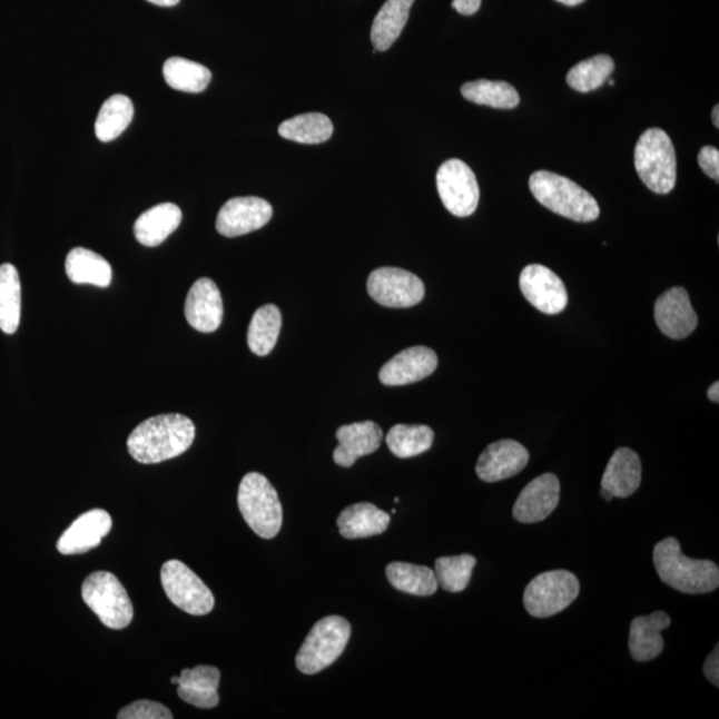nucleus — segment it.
Instances as JSON below:
<instances>
[{"label":"nucleus","instance_id":"nucleus-43","mask_svg":"<svg viewBox=\"0 0 719 719\" xmlns=\"http://www.w3.org/2000/svg\"><path fill=\"white\" fill-rule=\"evenodd\" d=\"M147 2L160 7H174L179 4L180 0H147Z\"/></svg>","mask_w":719,"mask_h":719},{"label":"nucleus","instance_id":"nucleus-39","mask_svg":"<svg viewBox=\"0 0 719 719\" xmlns=\"http://www.w3.org/2000/svg\"><path fill=\"white\" fill-rule=\"evenodd\" d=\"M698 165L709 178L719 181V151L713 146H705L698 154Z\"/></svg>","mask_w":719,"mask_h":719},{"label":"nucleus","instance_id":"nucleus-5","mask_svg":"<svg viewBox=\"0 0 719 719\" xmlns=\"http://www.w3.org/2000/svg\"><path fill=\"white\" fill-rule=\"evenodd\" d=\"M637 174L650 191L667 195L677 181L676 149L669 135L660 128H650L637 141L634 151Z\"/></svg>","mask_w":719,"mask_h":719},{"label":"nucleus","instance_id":"nucleus-25","mask_svg":"<svg viewBox=\"0 0 719 719\" xmlns=\"http://www.w3.org/2000/svg\"><path fill=\"white\" fill-rule=\"evenodd\" d=\"M180 208L173 203L149 208L141 214L134 226L135 236L146 247H158L167 237L175 233L181 223Z\"/></svg>","mask_w":719,"mask_h":719},{"label":"nucleus","instance_id":"nucleus-15","mask_svg":"<svg viewBox=\"0 0 719 719\" xmlns=\"http://www.w3.org/2000/svg\"><path fill=\"white\" fill-rule=\"evenodd\" d=\"M654 317L662 334L674 341L693 334L698 324L688 290L682 287L670 288L657 298Z\"/></svg>","mask_w":719,"mask_h":719},{"label":"nucleus","instance_id":"nucleus-46","mask_svg":"<svg viewBox=\"0 0 719 719\" xmlns=\"http://www.w3.org/2000/svg\"><path fill=\"white\" fill-rule=\"evenodd\" d=\"M601 496H602L603 499H605L607 501H612V499H614V498H613V494H612V493H609V492H608V491H605V490H602V491H601Z\"/></svg>","mask_w":719,"mask_h":719},{"label":"nucleus","instance_id":"nucleus-36","mask_svg":"<svg viewBox=\"0 0 719 719\" xmlns=\"http://www.w3.org/2000/svg\"><path fill=\"white\" fill-rule=\"evenodd\" d=\"M614 71L613 59L608 56H597L575 65L569 71L567 81L573 90L590 92L605 85Z\"/></svg>","mask_w":719,"mask_h":719},{"label":"nucleus","instance_id":"nucleus-10","mask_svg":"<svg viewBox=\"0 0 719 719\" xmlns=\"http://www.w3.org/2000/svg\"><path fill=\"white\" fill-rule=\"evenodd\" d=\"M437 191L443 205L452 215L467 217L476 211L480 187L476 175L463 160L451 159L439 168Z\"/></svg>","mask_w":719,"mask_h":719},{"label":"nucleus","instance_id":"nucleus-24","mask_svg":"<svg viewBox=\"0 0 719 719\" xmlns=\"http://www.w3.org/2000/svg\"><path fill=\"white\" fill-rule=\"evenodd\" d=\"M391 524V515L371 503L345 508L338 515V532L344 539H368L382 534Z\"/></svg>","mask_w":719,"mask_h":719},{"label":"nucleus","instance_id":"nucleus-18","mask_svg":"<svg viewBox=\"0 0 719 719\" xmlns=\"http://www.w3.org/2000/svg\"><path fill=\"white\" fill-rule=\"evenodd\" d=\"M112 529V519L104 509H92L72 522L58 541V551L65 555L83 554L101 544Z\"/></svg>","mask_w":719,"mask_h":719},{"label":"nucleus","instance_id":"nucleus-20","mask_svg":"<svg viewBox=\"0 0 719 719\" xmlns=\"http://www.w3.org/2000/svg\"><path fill=\"white\" fill-rule=\"evenodd\" d=\"M338 446L334 460L338 466H354L360 457L375 453L383 441V430L376 423L363 422L343 425L336 432Z\"/></svg>","mask_w":719,"mask_h":719},{"label":"nucleus","instance_id":"nucleus-21","mask_svg":"<svg viewBox=\"0 0 719 719\" xmlns=\"http://www.w3.org/2000/svg\"><path fill=\"white\" fill-rule=\"evenodd\" d=\"M641 476L639 454L629 447H619L607 465L601 486L602 490L612 493L613 498L627 499L639 491Z\"/></svg>","mask_w":719,"mask_h":719},{"label":"nucleus","instance_id":"nucleus-23","mask_svg":"<svg viewBox=\"0 0 719 719\" xmlns=\"http://www.w3.org/2000/svg\"><path fill=\"white\" fill-rule=\"evenodd\" d=\"M220 683V670L209 664L181 671L178 695L183 701L200 709H214L219 705L217 693Z\"/></svg>","mask_w":719,"mask_h":719},{"label":"nucleus","instance_id":"nucleus-12","mask_svg":"<svg viewBox=\"0 0 719 719\" xmlns=\"http://www.w3.org/2000/svg\"><path fill=\"white\" fill-rule=\"evenodd\" d=\"M520 288L526 301L545 315H559L567 308L568 292L558 275L540 264L522 269Z\"/></svg>","mask_w":719,"mask_h":719},{"label":"nucleus","instance_id":"nucleus-6","mask_svg":"<svg viewBox=\"0 0 719 719\" xmlns=\"http://www.w3.org/2000/svg\"><path fill=\"white\" fill-rule=\"evenodd\" d=\"M351 623L341 615L324 617L312 628L296 656L303 674H317L343 654L351 639Z\"/></svg>","mask_w":719,"mask_h":719},{"label":"nucleus","instance_id":"nucleus-27","mask_svg":"<svg viewBox=\"0 0 719 719\" xmlns=\"http://www.w3.org/2000/svg\"><path fill=\"white\" fill-rule=\"evenodd\" d=\"M66 273L75 284L106 288L112 282V268L105 257L86 248H73L66 259Z\"/></svg>","mask_w":719,"mask_h":719},{"label":"nucleus","instance_id":"nucleus-1","mask_svg":"<svg viewBox=\"0 0 719 719\" xmlns=\"http://www.w3.org/2000/svg\"><path fill=\"white\" fill-rule=\"evenodd\" d=\"M191 418L169 413L146 420L127 440L128 452L140 464H159L187 452L194 444Z\"/></svg>","mask_w":719,"mask_h":719},{"label":"nucleus","instance_id":"nucleus-48","mask_svg":"<svg viewBox=\"0 0 719 719\" xmlns=\"http://www.w3.org/2000/svg\"><path fill=\"white\" fill-rule=\"evenodd\" d=\"M610 86H614V80L608 79Z\"/></svg>","mask_w":719,"mask_h":719},{"label":"nucleus","instance_id":"nucleus-40","mask_svg":"<svg viewBox=\"0 0 719 719\" xmlns=\"http://www.w3.org/2000/svg\"><path fill=\"white\" fill-rule=\"evenodd\" d=\"M718 646L710 656L707 658L703 664V674L708 680L715 684L716 688L719 687V650Z\"/></svg>","mask_w":719,"mask_h":719},{"label":"nucleus","instance_id":"nucleus-47","mask_svg":"<svg viewBox=\"0 0 719 719\" xmlns=\"http://www.w3.org/2000/svg\"><path fill=\"white\" fill-rule=\"evenodd\" d=\"M171 683L178 684L179 683V677H173L171 678Z\"/></svg>","mask_w":719,"mask_h":719},{"label":"nucleus","instance_id":"nucleus-37","mask_svg":"<svg viewBox=\"0 0 719 719\" xmlns=\"http://www.w3.org/2000/svg\"><path fill=\"white\" fill-rule=\"evenodd\" d=\"M477 560L471 554L440 558L434 565L439 587L445 592L460 593L470 585L471 577Z\"/></svg>","mask_w":719,"mask_h":719},{"label":"nucleus","instance_id":"nucleus-22","mask_svg":"<svg viewBox=\"0 0 719 719\" xmlns=\"http://www.w3.org/2000/svg\"><path fill=\"white\" fill-rule=\"evenodd\" d=\"M670 623V617L663 612L636 617L629 634V651L636 661L649 662L662 653L664 642L661 633Z\"/></svg>","mask_w":719,"mask_h":719},{"label":"nucleus","instance_id":"nucleus-41","mask_svg":"<svg viewBox=\"0 0 719 719\" xmlns=\"http://www.w3.org/2000/svg\"><path fill=\"white\" fill-rule=\"evenodd\" d=\"M481 0H453L452 7L461 16H473L480 10Z\"/></svg>","mask_w":719,"mask_h":719},{"label":"nucleus","instance_id":"nucleus-14","mask_svg":"<svg viewBox=\"0 0 719 719\" xmlns=\"http://www.w3.org/2000/svg\"><path fill=\"white\" fill-rule=\"evenodd\" d=\"M560 480L553 473L534 479L520 493L513 506V518L522 524L544 521L560 503Z\"/></svg>","mask_w":719,"mask_h":719},{"label":"nucleus","instance_id":"nucleus-35","mask_svg":"<svg viewBox=\"0 0 719 719\" xmlns=\"http://www.w3.org/2000/svg\"><path fill=\"white\" fill-rule=\"evenodd\" d=\"M434 433L426 425L397 424L386 434V445L398 459L416 457L430 451Z\"/></svg>","mask_w":719,"mask_h":719},{"label":"nucleus","instance_id":"nucleus-31","mask_svg":"<svg viewBox=\"0 0 719 719\" xmlns=\"http://www.w3.org/2000/svg\"><path fill=\"white\" fill-rule=\"evenodd\" d=\"M22 311V289L19 274L12 264L0 266V329L13 335L19 328Z\"/></svg>","mask_w":719,"mask_h":719},{"label":"nucleus","instance_id":"nucleus-33","mask_svg":"<svg viewBox=\"0 0 719 719\" xmlns=\"http://www.w3.org/2000/svg\"><path fill=\"white\" fill-rule=\"evenodd\" d=\"M162 75L174 90L191 93L205 91L213 79V73L206 66L179 57L167 60Z\"/></svg>","mask_w":719,"mask_h":719},{"label":"nucleus","instance_id":"nucleus-9","mask_svg":"<svg viewBox=\"0 0 719 719\" xmlns=\"http://www.w3.org/2000/svg\"><path fill=\"white\" fill-rule=\"evenodd\" d=\"M161 585L168 599L183 612L193 615L213 612L215 599L211 590L183 562L171 560L162 565Z\"/></svg>","mask_w":719,"mask_h":719},{"label":"nucleus","instance_id":"nucleus-17","mask_svg":"<svg viewBox=\"0 0 719 719\" xmlns=\"http://www.w3.org/2000/svg\"><path fill=\"white\" fill-rule=\"evenodd\" d=\"M437 365L436 352L429 347H412L392 357L380 370L378 377L384 385H408L431 376Z\"/></svg>","mask_w":719,"mask_h":719},{"label":"nucleus","instance_id":"nucleus-42","mask_svg":"<svg viewBox=\"0 0 719 719\" xmlns=\"http://www.w3.org/2000/svg\"><path fill=\"white\" fill-rule=\"evenodd\" d=\"M708 397H709L710 402H713V403L718 404V402H719V383L718 382L710 385V388L708 391Z\"/></svg>","mask_w":719,"mask_h":719},{"label":"nucleus","instance_id":"nucleus-7","mask_svg":"<svg viewBox=\"0 0 719 719\" xmlns=\"http://www.w3.org/2000/svg\"><path fill=\"white\" fill-rule=\"evenodd\" d=\"M81 597L105 627L120 630L130 626L134 605L117 575L110 572L88 575L81 587Z\"/></svg>","mask_w":719,"mask_h":719},{"label":"nucleus","instance_id":"nucleus-29","mask_svg":"<svg viewBox=\"0 0 719 719\" xmlns=\"http://www.w3.org/2000/svg\"><path fill=\"white\" fill-rule=\"evenodd\" d=\"M282 331L280 309L274 304L263 305L250 321L247 342L250 351L257 356H267L273 352Z\"/></svg>","mask_w":719,"mask_h":719},{"label":"nucleus","instance_id":"nucleus-3","mask_svg":"<svg viewBox=\"0 0 719 719\" xmlns=\"http://www.w3.org/2000/svg\"><path fill=\"white\" fill-rule=\"evenodd\" d=\"M529 187L534 198L554 214L579 223L599 219V203L587 189L565 176L538 171L531 176Z\"/></svg>","mask_w":719,"mask_h":719},{"label":"nucleus","instance_id":"nucleus-11","mask_svg":"<svg viewBox=\"0 0 719 719\" xmlns=\"http://www.w3.org/2000/svg\"><path fill=\"white\" fill-rule=\"evenodd\" d=\"M366 287L373 301L388 308L413 307L425 295L423 280L402 268L383 267L373 270Z\"/></svg>","mask_w":719,"mask_h":719},{"label":"nucleus","instance_id":"nucleus-28","mask_svg":"<svg viewBox=\"0 0 719 719\" xmlns=\"http://www.w3.org/2000/svg\"><path fill=\"white\" fill-rule=\"evenodd\" d=\"M385 573L391 585L406 594L430 597L439 589L436 574L429 567L392 562Z\"/></svg>","mask_w":719,"mask_h":719},{"label":"nucleus","instance_id":"nucleus-34","mask_svg":"<svg viewBox=\"0 0 719 719\" xmlns=\"http://www.w3.org/2000/svg\"><path fill=\"white\" fill-rule=\"evenodd\" d=\"M134 118V105L126 95H114L101 106L97 124H95V134L104 144L115 140L126 131Z\"/></svg>","mask_w":719,"mask_h":719},{"label":"nucleus","instance_id":"nucleus-30","mask_svg":"<svg viewBox=\"0 0 719 719\" xmlns=\"http://www.w3.org/2000/svg\"><path fill=\"white\" fill-rule=\"evenodd\" d=\"M280 137L303 145H321L331 139L334 125L323 114L311 112L283 121Z\"/></svg>","mask_w":719,"mask_h":719},{"label":"nucleus","instance_id":"nucleus-38","mask_svg":"<svg viewBox=\"0 0 719 719\" xmlns=\"http://www.w3.org/2000/svg\"><path fill=\"white\" fill-rule=\"evenodd\" d=\"M119 719H173L171 710L159 702L137 701L121 709Z\"/></svg>","mask_w":719,"mask_h":719},{"label":"nucleus","instance_id":"nucleus-26","mask_svg":"<svg viewBox=\"0 0 719 719\" xmlns=\"http://www.w3.org/2000/svg\"><path fill=\"white\" fill-rule=\"evenodd\" d=\"M415 0H386L373 20L371 40L376 51H386L396 42L410 19Z\"/></svg>","mask_w":719,"mask_h":719},{"label":"nucleus","instance_id":"nucleus-4","mask_svg":"<svg viewBox=\"0 0 719 719\" xmlns=\"http://www.w3.org/2000/svg\"><path fill=\"white\" fill-rule=\"evenodd\" d=\"M237 504L243 519L259 538L270 540L279 534L283 525L279 494L263 474L250 472L243 477Z\"/></svg>","mask_w":719,"mask_h":719},{"label":"nucleus","instance_id":"nucleus-2","mask_svg":"<svg viewBox=\"0 0 719 719\" xmlns=\"http://www.w3.org/2000/svg\"><path fill=\"white\" fill-rule=\"evenodd\" d=\"M653 561L661 581L678 592L705 594L715 592L719 587L718 565L713 561L687 558L674 538L658 542Z\"/></svg>","mask_w":719,"mask_h":719},{"label":"nucleus","instance_id":"nucleus-13","mask_svg":"<svg viewBox=\"0 0 719 719\" xmlns=\"http://www.w3.org/2000/svg\"><path fill=\"white\" fill-rule=\"evenodd\" d=\"M273 206L267 200L247 196L234 198L217 215L216 229L223 236L237 237L260 229L273 217Z\"/></svg>","mask_w":719,"mask_h":719},{"label":"nucleus","instance_id":"nucleus-45","mask_svg":"<svg viewBox=\"0 0 719 719\" xmlns=\"http://www.w3.org/2000/svg\"><path fill=\"white\" fill-rule=\"evenodd\" d=\"M711 118H713V124H715L716 128H718L719 127V107L718 106L715 107L713 114H711Z\"/></svg>","mask_w":719,"mask_h":719},{"label":"nucleus","instance_id":"nucleus-44","mask_svg":"<svg viewBox=\"0 0 719 719\" xmlns=\"http://www.w3.org/2000/svg\"><path fill=\"white\" fill-rule=\"evenodd\" d=\"M558 2H560L562 4H565V6H579V4L583 3V2H585V0H558Z\"/></svg>","mask_w":719,"mask_h":719},{"label":"nucleus","instance_id":"nucleus-32","mask_svg":"<svg viewBox=\"0 0 719 719\" xmlns=\"http://www.w3.org/2000/svg\"><path fill=\"white\" fill-rule=\"evenodd\" d=\"M461 93L474 105L512 110L520 105V95L506 81L480 79L470 81L461 87Z\"/></svg>","mask_w":719,"mask_h":719},{"label":"nucleus","instance_id":"nucleus-8","mask_svg":"<svg viewBox=\"0 0 719 719\" xmlns=\"http://www.w3.org/2000/svg\"><path fill=\"white\" fill-rule=\"evenodd\" d=\"M580 594V581L568 571L542 573L529 582L524 593L526 612L535 619H548L564 612Z\"/></svg>","mask_w":719,"mask_h":719},{"label":"nucleus","instance_id":"nucleus-19","mask_svg":"<svg viewBox=\"0 0 719 719\" xmlns=\"http://www.w3.org/2000/svg\"><path fill=\"white\" fill-rule=\"evenodd\" d=\"M185 314L187 322L203 334H211L223 322V298L214 280L203 277L188 292Z\"/></svg>","mask_w":719,"mask_h":719},{"label":"nucleus","instance_id":"nucleus-16","mask_svg":"<svg viewBox=\"0 0 719 719\" xmlns=\"http://www.w3.org/2000/svg\"><path fill=\"white\" fill-rule=\"evenodd\" d=\"M529 452L514 440H500L481 453L476 473L485 483H499L518 476L529 463Z\"/></svg>","mask_w":719,"mask_h":719}]
</instances>
